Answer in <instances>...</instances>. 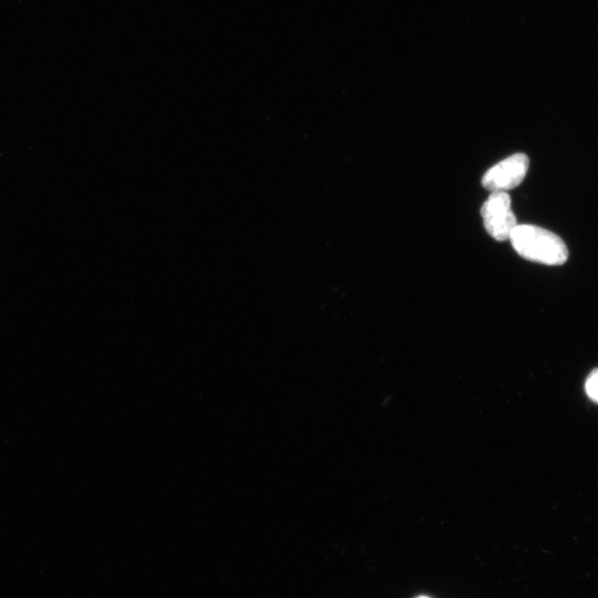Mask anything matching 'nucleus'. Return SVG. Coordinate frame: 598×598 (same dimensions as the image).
Segmentation results:
<instances>
[{"mask_svg": "<svg viewBox=\"0 0 598 598\" xmlns=\"http://www.w3.org/2000/svg\"><path fill=\"white\" fill-rule=\"evenodd\" d=\"M585 390L591 401L598 404V370L589 375L585 383Z\"/></svg>", "mask_w": 598, "mask_h": 598, "instance_id": "20e7f679", "label": "nucleus"}, {"mask_svg": "<svg viewBox=\"0 0 598 598\" xmlns=\"http://www.w3.org/2000/svg\"><path fill=\"white\" fill-rule=\"evenodd\" d=\"M529 160L524 154L513 155L492 167L483 178V185L491 192H507L518 186L528 171Z\"/></svg>", "mask_w": 598, "mask_h": 598, "instance_id": "7ed1b4c3", "label": "nucleus"}, {"mask_svg": "<svg viewBox=\"0 0 598 598\" xmlns=\"http://www.w3.org/2000/svg\"><path fill=\"white\" fill-rule=\"evenodd\" d=\"M481 216L487 232L499 242L510 240L517 227L511 209V197L507 192H492L481 208Z\"/></svg>", "mask_w": 598, "mask_h": 598, "instance_id": "f03ea898", "label": "nucleus"}, {"mask_svg": "<svg viewBox=\"0 0 598 598\" xmlns=\"http://www.w3.org/2000/svg\"><path fill=\"white\" fill-rule=\"evenodd\" d=\"M418 598H429V597H427V596H420V597H418Z\"/></svg>", "mask_w": 598, "mask_h": 598, "instance_id": "39448f33", "label": "nucleus"}, {"mask_svg": "<svg viewBox=\"0 0 598 598\" xmlns=\"http://www.w3.org/2000/svg\"><path fill=\"white\" fill-rule=\"evenodd\" d=\"M510 241L516 253L530 261L563 265L569 259V249L563 240L539 227L517 225Z\"/></svg>", "mask_w": 598, "mask_h": 598, "instance_id": "f257e3e1", "label": "nucleus"}]
</instances>
